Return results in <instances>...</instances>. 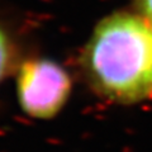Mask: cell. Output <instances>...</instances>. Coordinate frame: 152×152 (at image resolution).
I'll return each mask as SVG.
<instances>
[{"mask_svg":"<svg viewBox=\"0 0 152 152\" xmlns=\"http://www.w3.org/2000/svg\"><path fill=\"white\" fill-rule=\"evenodd\" d=\"M136 9L145 19L152 24V0H133Z\"/></svg>","mask_w":152,"mask_h":152,"instance_id":"cell-4","label":"cell"},{"mask_svg":"<svg viewBox=\"0 0 152 152\" xmlns=\"http://www.w3.org/2000/svg\"><path fill=\"white\" fill-rule=\"evenodd\" d=\"M91 86L109 100L134 104L152 96V24L117 12L98 23L83 53Z\"/></svg>","mask_w":152,"mask_h":152,"instance_id":"cell-1","label":"cell"},{"mask_svg":"<svg viewBox=\"0 0 152 152\" xmlns=\"http://www.w3.org/2000/svg\"><path fill=\"white\" fill-rule=\"evenodd\" d=\"M13 64V46L7 31L0 26V84L8 76Z\"/></svg>","mask_w":152,"mask_h":152,"instance_id":"cell-3","label":"cell"},{"mask_svg":"<svg viewBox=\"0 0 152 152\" xmlns=\"http://www.w3.org/2000/svg\"><path fill=\"white\" fill-rule=\"evenodd\" d=\"M19 107L34 119H51L66 105L72 89L69 72L50 58L24 61L17 72Z\"/></svg>","mask_w":152,"mask_h":152,"instance_id":"cell-2","label":"cell"}]
</instances>
